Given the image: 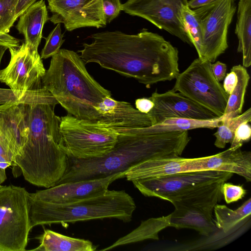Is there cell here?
<instances>
[{"mask_svg":"<svg viewBox=\"0 0 251 251\" xmlns=\"http://www.w3.org/2000/svg\"><path fill=\"white\" fill-rule=\"evenodd\" d=\"M90 43L78 50L85 64L96 63L150 88L176 79L179 73L178 50L162 36L147 29L130 34L119 30L90 35Z\"/></svg>","mask_w":251,"mask_h":251,"instance_id":"6da1fadb","label":"cell"},{"mask_svg":"<svg viewBox=\"0 0 251 251\" xmlns=\"http://www.w3.org/2000/svg\"><path fill=\"white\" fill-rule=\"evenodd\" d=\"M27 127L25 144L12 165L14 177L22 174L32 185L48 188L65 173L68 156L62 150L61 118L54 111L58 104L44 87L26 91L22 98Z\"/></svg>","mask_w":251,"mask_h":251,"instance_id":"7a4b0ae2","label":"cell"},{"mask_svg":"<svg viewBox=\"0 0 251 251\" xmlns=\"http://www.w3.org/2000/svg\"><path fill=\"white\" fill-rule=\"evenodd\" d=\"M115 129L119 134L109 152L101 157L85 160L68 157L66 170L56 185L126 172L150 158L180 156L191 140L187 130L141 134L129 128Z\"/></svg>","mask_w":251,"mask_h":251,"instance_id":"3957f363","label":"cell"},{"mask_svg":"<svg viewBox=\"0 0 251 251\" xmlns=\"http://www.w3.org/2000/svg\"><path fill=\"white\" fill-rule=\"evenodd\" d=\"M42 84L68 114L79 119L98 121L96 107L105 97H112L89 74L80 55L64 49L51 57Z\"/></svg>","mask_w":251,"mask_h":251,"instance_id":"277c9868","label":"cell"},{"mask_svg":"<svg viewBox=\"0 0 251 251\" xmlns=\"http://www.w3.org/2000/svg\"><path fill=\"white\" fill-rule=\"evenodd\" d=\"M29 207L32 229L38 225L106 218L128 223L132 220L136 206L132 197L126 191L108 190L100 196L65 204L47 202L29 196Z\"/></svg>","mask_w":251,"mask_h":251,"instance_id":"5b68a950","label":"cell"},{"mask_svg":"<svg viewBox=\"0 0 251 251\" xmlns=\"http://www.w3.org/2000/svg\"><path fill=\"white\" fill-rule=\"evenodd\" d=\"M61 148L68 157L77 159L101 157L114 148L119 133L98 121L68 114L60 117Z\"/></svg>","mask_w":251,"mask_h":251,"instance_id":"8992f818","label":"cell"},{"mask_svg":"<svg viewBox=\"0 0 251 251\" xmlns=\"http://www.w3.org/2000/svg\"><path fill=\"white\" fill-rule=\"evenodd\" d=\"M28 194L24 187L0 185V251L25 250L31 229Z\"/></svg>","mask_w":251,"mask_h":251,"instance_id":"52a82bcc","label":"cell"},{"mask_svg":"<svg viewBox=\"0 0 251 251\" xmlns=\"http://www.w3.org/2000/svg\"><path fill=\"white\" fill-rule=\"evenodd\" d=\"M211 63L199 57L194 60L178 74L171 90L179 92L220 117L224 114L228 95L214 76Z\"/></svg>","mask_w":251,"mask_h":251,"instance_id":"ba28073f","label":"cell"},{"mask_svg":"<svg viewBox=\"0 0 251 251\" xmlns=\"http://www.w3.org/2000/svg\"><path fill=\"white\" fill-rule=\"evenodd\" d=\"M236 0H216L193 10L200 25L202 60L214 62L228 48L227 34L237 9Z\"/></svg>","mask_w":251,"mask_h":251,"instance_id":"9c48e42d","label":"cell"},{"mask_svg":"<svg viewBox=\"0 0 251 251\" xmlns=\"http://www.w3.org/2000/svg\"><path fill=\"white\" fill-rule=\"evenodd\" d=\"M233 174L224 171L203 170L177 173L132 182L144 196L168 201L196 186L218 180L227 181Z\"/></svg>","mask_w":251,"mask_h":251,"instance_id":"30bf717a","label":"cell"},{"mask_svg":"<svg viewBox=\"0 0 251 251\" xmlns=\"http://www.w3.org/2000/svg\"><path fill=\"white\" fill-rule=\"evenodd\" d=\"M188 0H127L121 10L143 18L183 42L192 45L185 32L181 16L182 5Z\"/></svg>","mask_w":251,"mask_h":251,"instance_id":"8fae6325","label":"cell"},{"mask_svg":"<svg viewBox=\"0 0 251 251\" xmlns=\"http://www.w3.org/2000/svg\"><path fill=\"white\" fill-rule=\"evenodd\" d=\"M8 49L10 60L0 71V82L22 95L42 87V78L46 70L38 51L32 50L25 42L18 48Z\"/></svg>","mask_w":251,"mask_h":251,"instance_id":"7c38bea8","label":"cell"},{"mask_svg":"<svg viewBox=\"0 0 251 251\" xmlns=\"http://www.w3.org/2000/svg\"><path fill=\"white\" fill-rule=\"evenodd\" d=\"M54 24H63L69 31L75 29L104 27L107 23L102 0H48Z\"/></svg>","mask_w":251,"mask_h":251,"instance_id":"4fadbf2b","label":"cell"},{"mask_svg":"<svg viewBox=\"0 0 251 251\" xmlns=\"http://www.w3.org/2000/svg\"><path fill=\"white\" fill-rule=\"evenodd\" d=\"M125 172L115 173L104 177L63 183L29 193V196L36 200L58 204L78 201L104 194L111 183L125 177Z\"/></svg>","mask_w":251,"mask_h":251,"instance_id":"5bb4252c","label":"cell"},{"mask_svg":"<svg viewBox=\"0 0 251 251\" xmlns=\"http://www.w3.org/2000/svg\"><path fill=\"white\" fill-rule=\"evenodd\" d=\"M154 106L148 113L153 125L169 118L212 120L218 118L214 113L184 96L171 90L163 93H153L149 98Z\"/></svg>","mask_w":251,"mask_h":251,"instance_id":"9a60e30c","label":"cell"},{"mask_svg":"<svg viewBox=\"0 0 251 251\" xmlns=\"http://www.w3.org/2000/svg\"><path fill=\"white\" fill-rule=\"evenodd\" d=\"M22 96L15 101L0 105V138L12 163L22 153L26 138Z\"/></svg>","mask_w":251,"mask_h":251,"instance_id":"2e32d148","label":"cell"},{"mask_svg":"<svg viewBox=\"0 0 251 251\" xmlns=\"http://www.w3.org/2000/svg\"><path fill=\"white\" fill-rule=\"evenodd\" d=\"M95 109L100 114L99 123L114 128H134L153 125L148 114L141 112L130 103L106 97Z\"/></svg>","mask_w":251,"mask_h":251,"instance_id":"e0dca14e","label":"cell"},{"mask_svg":"<svg viewBox=\"0 0 251 251\" xmlns=\"http://www.w3.org/2000/svg\"><path fill=\"white\" fill-rule=\"evenodd\" d=\"M197 158L158 157L147 159L125 172L128 181L157 177L175 173L196 171Z\"/></svg>","mask_w":251,"mask_h":251,"instance_id":"ac0fdd59","label":"cell"},{"mask_svg":"<svg viewBox=\"0 0 251 251\" xmlns=\"http://www.w3.org/2000/svg\"><path fill=\"white\" fill-rule=\"evenodd\" d=\"M241 148L228 149L211 156L198 158L197 170H217L236 174L251 180V152Z\"/></svg>","mask_w":251,"mask_h":251,"instance_id":"d6986e66","label":"cell"},{"mask_svg":"<svg viewBox=\"0 0 251 251\" xmlns=\"http://www.w3.org/2000/svg\"><path fill=\"white\" fill-rule=\"evenodd\" d=\"M225 180L200 184L170 198L175 207L196 209L212 216L215 206L221 200V186Z\"/></svg>","mask_w":251,"mask_h":251,"instance_id":"ffe728a7","label":"cell"},{"mask_svg":"<svg viewBox=\"0 0 251 251\" xmlns=\"http://www.w3.org/2000/svg\"><path fill=\"white\" fill-rule=\"evenodd\" d=\"M19 17L17 29L24 35L25 44L32 50L38 51L44 25L49 20L45 1L35 2Z\"/></svg>","mask_w":251,"mask_h":251,"instance_id":"44dd1931","label":"cell"},{"mask_svg":"<svg viewBox=\"0 0 251 251\" xmlns=\"http://www.w3.org/2000/svg\"><path fill=\"white\" fill-rule=\"evenodd\" d=\"M170 214V226L176 229H193L205 237L210 236L218 229L212 216L199 210L175 207L174 211Z\"/></svg>","mask_w":251,"mask_h":251,"instance_id":"7402d4cb","label":"cell"},{"mask_svg":"<svg viewBox=\"0 0 251 251\" xmlns=\"http://www.w3.org/2000/svg\"><path fill=\"white\" fill-rule=\"evenodd\" d=\"M223 119L221 116L212 120H197L183 118H169L158 124L150 126L129 128L131 131L141 134H155L175 131H182L196 128L217 127Z\"/></svg>","mask_w":251,"mask_h":251,"instance_id":"603a6c76","label":"cell"},{"mask_svg":"<svg viewBox=\"0 0 251 251\" xmlns=\"http://www.w3.org/2000/svg\"><path fill=\"white\" fill-rule=\"evenodd\" d=\"M216 227L225 233L233 232L250 224L251 199L234 210L226 205L217 204L213 209Z\"/></svg>","mask_w":251,"mask_h":251,"instance_id":"cb8c5ba5","label":"cell"},{"mask_svg":"<svg viewBox=\"0 0 251 251\" xmlns=\"http://www.w3.org/2000/svg\"><path fill=\"white\" fill-rule=\"evenodd\" d=\"M40 245L32 251H95L97 247L88 240L66 236L50 229L36 237Z\"/></svg>","mask_w":251,"mask_h":251,"instance_id":"d4e9b609","label":"cell"},{"mask_svg":"<svg viewBox=\"0 0 251 251\" xmlns=\"http://www.w3.org/2000/svg\"><path fill=\"white\" fill-rule=\"evenodd\" d=\"M237 8V50L242 54L243 66L248 68L251 65V0H239Z\"/></svg>","mask_w":251,"mask_h":251,"instance_id":"484cf974","label":"cell"},{"mask_svg":"<svg viewBox=\"0 0 251 251\" xmlns=\"http://www.w3.org/2000/svg\"><path fill=\"white\" fill-rule=\"evenodd\" d=\"M170 214L167 216L150 218L142 221L140 225L134 230L101 251L109 250L118 246L148 239L158 240L159 233L167 227L170 226Z\"/></svg>","mask_w":251,"mask_h":251,"instance_id":"4316f807","label":"cell"},{"mask_svg":"<svg viewBox=\"0 0 251 251\" xmlns=\"http://www.w3.org/2000/svg\"><path fill=\"white\" fill-rule=\"evenodd\" d=\"M231 70L236 74L237 82L233 91L228 95L226 108L223 116L224 118H232L241 114L250 79L247 70L243 66L235 65Z\"/></svg>","mask_w":251,"mask_h":251,"instance_id":"83f0119b","label":"cell"},{"mask_svg":"<svg viewBox=\"0 0 251 251\" xmlns=\"http://www.w3.org/2000/svg\"><path fill=\"white\" fill-rule=\"evenodd\" d=\"M251 121V108L236 116L229 118L223 117L217 126V131L214 134L216 138L214 145L218 148H224L227 143L232 142L234 132L238 126L242 123H250Z\"/></svg>","mask_w":251,"mask_h":251,"instance_id":"f1b7e54d","label":"cell"},{"mask_svg":"<svg viewBox=\"0 0 251 251\" xmlns=\"http://www.w3.org/2000/svg\"><path fill=\"white\" fill-rule=\"evenodd\" d=\"M181 16L183 25L189 40L198 53L199 58L202 60V33L200 25L193 10L188 5H182Z\"/></svg>","mask_w":251,"mask_h":251,"instance_id":"f546056e","label":"cell"},{"mask_svg":"<svg viewBox=\"0 0 251 251\" xmlns=\"http://www.w3.org/2000/svg\"><path fill=\"white\" fill-rule=\"evenodd\" d=\"M18 0H0V31L8 33L17 19L16 14Z\"/></svg>","mask_w":251,"mask_h":251,"instance_id":"4dcf8cb0","label":"cell"},{"mask_svg":"<svg viewBox=\"0 0 251 251\" xmlns=\"http://www.w3.org/2000/svg\"><path fill=\"white\" fill-rule=\"evenodd\" d=\"M63 36L64 34L61 32V24H57L45 38V45L41 54L42 59L52 57L59 51L65 41V40L63 39Z\"/></svg>","mask_w":251,"mask_h":251,"instance_id":"1f68e13d","label":"cell"},{"mask_svg":"<svg viewBox=\"0 0 251 251\" xmlns=\"http://www.w3.org/2000/svg\"><path fill=\"white\" fill-rule=\"evenodd\" d=\"M221 191L225 201L227 204L241 200L247 193V190L243 185H236L226 182L222 185Z\"/></svg>","mask_w":251,"mask_h":251,"instance_id":"d6a6232c","label":"cell"},{"mask_svg":"<svg viewBox=\"0 0 251 251\" xmlns=\"http://www.w3.org/2000/svg\"><path fill=\"white\" fill-rule=\"evenodd\" d=\"M249 123L240 124L236 128L230 148H241L245 142L251 139V127Z\"/></svg>","mask_w":251,"mask_h":251,"instance_id":"836d02e7","label":"cell"},{"mask_svg":"<svg viewBox=\"0 0 251 251\" xmlns=\"http://www.w3.org/2000/svg\"><path fill=\"white\" fill-rule=\"evenodd\" d=\"M102 9L107 24L110 23L119 15L121 10L120 0H102Z\"/></svg>","mask_w":251,"mask_h":251,"instance_id":"e575fe53","label":"cell"},{"mask_svg":"<svg viewBox=\"0 0 251 251\" xmlns=\"http://www.w3.org/2000/svg\"><path fill=\"white\" fill-rule=\"evenodd\" d=\"M21 40L8 33L0 31V45L6 46L8 48H18L21 45Z\"/></svg>","mask_w":251,"mask_h":251,"instance_id":"d590c367","label":"cell"},{"mask_svg":"<svg viewBox=\"0 0 251 251\" xmlns=\"http://www.w3.org/2000/svg\"><path fill=\"white\" fill-rule=\"evenodd\" d=\"M237 82V76L235 73L231 70L224 78L223 88L229 95L233 91Z\"/></svg>","mask_w":251,"mask_h":251,"instance_id":"8d00e7d4","label":"cell"},{"mask_svg":"<svg viewBox=\"0 0 251 251\" xmlns=\"http://www.w3.org/2000/svg\"><path fill=\"white\" fill-rule=\"evenodd\" d=\"M212 73L215 78L219 81L223 80L226 74V65L220 61H217L211 65Z\"/></svg>","mask_w":251,"mask_h":251,"instance_id":"74e56055","label":"cell"},{"mask_svg":"<svg viewBox=\"0 0 251 251\" xmlns=\"http://www.w3.org/2000/svg\"><path fill=\"white\" fill-rule=\"evenodd\" d=\"M17 94L10 89L0 88V105L16 101Z\"/></svg>","mask_w":251,"mask_h":251,"instance_id":"f35d334b","label":"cell"},{"mask_svg":"<svg viewBox=\"0 0 251 251\" xmlns=\"http://www.w3.org/2000/svg\"><path fill=\"white\" fill-rule=\"evenodd\" d=\"M136 108L142 113L148 114L153 108L154 103L149 98L137 99L135 102Z\"/></svg>","mask_w":251,"mask_h":251,"instance_id":"ab89813d","label":"cell"},{"mask_svg":"<svg viewBox=\"0 0 251 251\" xmlns=\"http://www.w3.org/2000/svg\"><path fill=\"white\" fill-rule=\"evenodd\" d=\"M12 165V160L0 138V168L5 170Z\"/></svg>","mask_w":251,"mask_h":251,"instance_id":"60d3db41","label":"cell"},{"mask_svg":"<svg viewBox=\"0 0 251 251\" xmlns=\"http://www.w3.org/2000/svg\"><path fill=\"white\" fill-rule=\"evenodd\" d=\"M37 0H18L16 7V14L19 18L29 7L36 2Z\"/></svg>","mask_w":251,"mask_h":251,"instance_id":"b9f144b4","label":"cell"},{"mask_svg":"<svg viewBox=\"0 0 251 251\" xmlns=\"http://www.w3.org/2000/svg\"><path fill=\"white\" fill-rule=\"evenodd\" d=\"M216 0H189L187 5L191 9H197L208 4Z\"/></svg>","mask_w":251,"mask_h":251,"instance_id":"7bdbcfd3","label":"cell"},{"mask_svg":"<svg viewBox=\"0 0 251 251\" xmlns=\"http://www.w3.org/2000/svg\"><path fill=\"white\" fill-rule=\"evenodd\" d=\"M8 47L2 45H0V66L1 59L5 51L8 49ZM1 70L0 69V72Z\"/></svg>","mask_w":251,"mask_h":251,"instance_id":"ee69618b","label":"cell"}]
</instances>
